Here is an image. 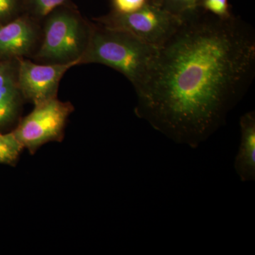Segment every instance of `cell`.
<instances>
[{
    "instance_id": "obj_1",
    "label": "cell",
    "mask_w": 255,
    "mask_h": 255,
    "mask_svg": "<svg viewBox=\"0 0 255 255\" xmlns=\"http://www.w3.org/2000/svg\"><path fill=\"white\" fill-rule=\"evenodd\" d=\"M255 75V34L235 16L201 11L157 48L135 112L179 145L196 148L226 124Z\"/></svg>"
},
{
    "instance_id": "obj_2",
    "label": "cell",
    "mask_w": 255,
    "mask_h": 255,
    "mask_svg": "<svg viewBox=\"0 0 255 255\" xmlns=\"http://www.w3.org/2000/svg\"><path fill=\"white\" fill-rule=\"evenodd\" d=\"M157 50L128 32L96 23L80 65L110 67L124 75L135 89L145 77Z\"/></svg>"
},
{
    "instance_id": "obj_3",
    "label": "cell",
    "mask_w": 255,
    "mask_h": 255,
    "mask_svg": "<svg viewBox=\"0 0 255 255\" xmlns=\"http://www.w3.org/2000/svg\"><path fill=\"white\" fill-rule=\"evenodd\" d=\"M58 8L44 18L41 43L32 58L44 63L78 62L80 65L90 43L94 23L72 10Z\"/></svg>"
},
{
    "instance_id": "obj_4",
    "label": "cell",
    "mask_w": 255,
    "mask_h": 255,
    "mask_svg": "<svg viewBox=\"0 0 255 255\" xmlns=\"http://www.w3.org/2000/svg\"><path fill=\"white\" fill-rule=\"evenodd\" d=\"M95 20L106 27L128 32L155 48L168 41L182 21L155 0H148L143 7L134 12L120 14L112 11Z\"/></svg>"
},
{
    "instance_id": "obj_5",
    "label": "cell",
    "mask_w": 255,
    "mask_h": 255,
    "mask_svg": "<svg viewBox=\"0 0 255 255\" xmlns=\"http://www.w3.org/2000/svg\"><path fill=\"white\" fill-rule=\"evenodd\" d=\"M74 107L58 97L34 105L31 113L19 122L13 130L15 137L31 154L50 142L63 140L65 128Z\"/></svg>"
},
{
    "instance_id": "obj_6",
    "label": "cell",
    "mask_w": 255,
    "mask_h": 255,
    "mask_svg": "<svg viewBox=\"0 0 255 255\" xmlns=\"http://www.w3.org/2000/svg\"><path fill=\"white\" fill-rule=\"evenodd\" d=\"M78 62L63 64H37L31 60L18 59V82L25 100L36 105L58 97L60 80Z\"/></svg>"
},
{
    "instance_id": "obj_7",
    "label": "cell",
    "mask_w": 255,
    "mask_h": 255,
    "mask_svg": "<svg viewBox=\"0 0 255 255\" xmlns=\"http://www.w3.org/2000/svg\"><path fill=\"white\" fill-rule=\"evenodd\" d=\"M37 21L22 16L0 26V55L18 60L34 54L42 36V28Z\"/></svg>"
},
{
    "instance_id": "obj_8",
    "label": "cell",
    "mask_w": 255,
    "mask_h": 255,
    "mask_svg": "<svg viewBox=\"0 0 255 255\" xmlns=\"http://www.w3.org/2000/svg\"><path fill=\"white\" fill-rule=\"evenodd\" d=\"M18 82V60L0 62V127L17 117L24 101Z\"/></svg>"
},
{
    "instance_id": "obj_9",
    "label": "cell",
    "mask_w": 255,
    "mask_h": 255,
    "mask_svg": "<svg viewBox=\"0 0 255 255\" xmlns=\"http://www.w3.org/2000/svg\"><path fill=\"white\" fill-rule=\"evenodd\" d=\"M241 140L234 160V169L243 182L255 180V112L251 111L240 119Z\"/></svg>"
},
{
    "instance_id": "obj_10",
    "label": "cell",
    "mask_w": 255,
    "mask_h": 255,
    "mask_svg": "<svg viewBox=\"0 0 255 255\" xmlns=\"http://www.w3.org/2000/svg\"><path fill=\"white\" fill-rule=\"evenodd\" d=\"M23 149L14 132L0 134V164L14 165Z\"/></svg>"
},
{
    "instance_id": "obj_11",
    "label": "cell",
    "mask_w": 255,
    "mask_h": 255,
    "mask_svg": "<svg viewBox=\"0 0 255 255\" xmlns=\"http://www.w3.org/2000/svg\"><path fill=\"white\" fill-rule=\"evenodd\" d=\"M171 14L184 19L201 11L202 0H155Z\"/></svg>"
},
{
    "instance_id": "obj_12",
    "label": "cell",
    "mask_w": 255,
    "mask_h": 255,
    "mask_svg": "<svg viewBox=\"0 0 255 255\" xmlns=\"http://www.w3.org/2000/svg\"><path fill=\"white\" fill-rule=\"evenodd\" d=\"M201 9L221 18H228L233 16L228 0H202Z\"/></svg>"
},
{
    "instance_id": "obj_13",
    "label": "cell",
    "mask_w": 255,
    "mask_h": 255,
    "mask_svg": "<svg viewBox=\"0 0 255 255\" xmlns=\"http://www.w3.org/2000/svg\"><path fill=\"white\" fill-rule=\"evenodd\" d=\"M66 0H29L33 16L42 19L63 5Z\"/></svg>"
},
{
    "instance_id": "obj_14",
    "label": "cell",
    "mask_w": 255,
    "mask_h": 255,
    "mask_svg": "<svg viewBox=\"0 0 255 255\" xmlns=\"http://www.w3.org/2000/svg\"><path fill=\"white\" fill-rule=\"evenodd\" d=\"M148 0H112L114 11L120 14H128L141 9Z\"/></svg>"
},
{
    "instance_id": "obj_15",
    "label": "cell",
    "mask_w": 255,
    "mask_h": 255,
    "mask_svg": "<svg viewBox=\"0 0 255 255\" xmlns=\"http://www.w3.org/2000/svg\"><path fill=\"white\" fill-rule=\"evenodd\" d=\"M16 0H0V19L8 17L14 13Z\"/></svg>"
}]
</instances>
